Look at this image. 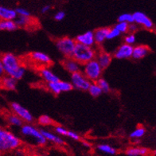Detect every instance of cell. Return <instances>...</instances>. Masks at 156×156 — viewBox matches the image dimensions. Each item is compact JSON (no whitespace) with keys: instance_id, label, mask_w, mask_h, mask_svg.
I'll list each match as a JSON object with an SVG mask.
<instances>
[{"instance_id":"obj_30","label":"cell","mask_w":156,"mask_h":156,"mask_svg":"<svg viewBox=\"0 0 156 156\" xmlns=\"http://www.w3.org/2000/svg\"><path fill=\"white\" fill-rule=\"evenodd\" d=\"M97 83L99 84V86L101 87L103 93H108L111 91V87L109 85V83L104 78L101 77L100 79H98Z\"/></svg>"},{"instance_id":"obj_40","label":"cell","mask_w":156,"mask_h":156,"mask_svg":"<svg viewBox=\"0 0 156 156\" xmlns=\"http://www.w3.org/2000/svg\"><path fill=\"white\" fill-rule=\"evenodd\" d=\"M51 8V6H49V5H46V6H44L42 8H41V13L42 14H45V13H47L49 10Z\"/></svg>"},{"instance_id":"obj_39","label":"cell","mask_w":156,"mask_h":156,"mask_svg":"<svg viewBox=\"0 0 156 156\" xmlns=\"http://www.w3.org/2000/svg\"><path fill=\"white\" fill-rule=\"evenodd\" d=\"M65 17H66V13L64 12V11H58L54 15V19L56 21H62L64 19H65Z\"/></svg>"},{"instance_id":"obj_41","label":"cell","mask_w":156,"mask_h":156,"mask_svg":"<svg viewBox=\"0 0 156 156\" xmlns=\"http://www.w3.org/2000/svg\"><path fill=\"white\" fill-rule=\"evenodd\" d=\"M3 75H5L4 68H3V66H2V61H1V59H0V78L2 77Z\"/></svg>"},{"instance_id":"obj_35","label":"cell","mask_w":156,"mask_h":156,"mask_svg":"<svg viewBox=\"0 0 156 156\" xmlns=\"http://www.w3.org/2000/svg\"><path fill=\"white\" fill-rule=\"evenodd\" d=\"M54 131L58 136H66L67 135V132H68V129L66 128V127H62V126L57 125L54 127Z\"/></svg>"},{"instance_id":"obj_5","label":"cell","mask_w":156,"mask_h":156,"mask_svg":"<svg viewBox=\"0 0 156 156\" xmlns=\"http://www.w3.org/2000/svg\"><path fill=\"white\" fill-rule=\"evenodd\" d=\"M82 66L83 69L81 72L91 82H96L102 76L104 69L96 59L91 60Z\"/></svg>"},{"instance_id":"obj_4","label":"cell","mask_w":156,"mask_h":156,"mask_svg":"<svg viewBox=\"0 0 156 156\" xmlns=\"http://www.w3.org/2000/svg\"><path fill=\"white\" fill-rule=\"evenodd\" d=\"M21 134L24 137L30 138L38 146H44L47 143L43 135L41 134V130H39L31 123H23L21 127Z\"/></svg>"},{"instance_id":"obj_15","label":"cell","mask_w":156,"mask_h":156,"mask_svg":"<svg viewBox=\"0 0 156 156\" xmlns=\"http://www.w3.org/2000/svg\"><path fill=\"white\" fill-rule=\"evenodd\" d=\"M75 41H76V43L82 44V45H87V46H93L95 45L93 31L88 30L77 35Z\"/></svg>"},{"instance_id":"obj_38","label":"cell","mask_w":156,"mask_h":156,"mask_svg":"<svg viewBox=\"0 0 156 156\" xmlns=\"http://www.w3.org/2000/svg\"><path fill=\"white\" fill-rule=\"evenodd\" d=\"M139 29V26L135 23H129L128 24V32L132 34H135Z\"/></svg>"},{"instance_id":"obj_11","label":"cell","mask_w":156,"mask_h":156,"mask_svg":"<svg viewBox=\"0 0 156 156\" xmlns=\"http://www.w3.org/2000/svg\"><path fill=\"white\" fill-rule=\"evenodd\" d=\"M133 45L123 43L117 48L114 53V58L118 60L130 59L132 57Z\"/></svg>"},{"instance_id":"obj_18","label":"cell","mask_w":156,"mask_h":156,"mask_svg":"<svg viewBox=\"0 0 156 156\" xmlns=\"http://www.w3.org/2000/svg\"><path fill=\"white\" fill-rule=\"evenodd\" d=\"M39 73L41 77L45 80L46 83H51V82H55L60 80L59 76H57L50 69L47 68V67H42L39 70Z\"/></svg>"},{"instance_id":"obj_9","label":"cell","mask_w":156,"mask_h":156,"mask_svg":"<svg viewBox=\"0 0 156 156\" xmlns=\"http://www.w3.org/2000/svg\"><path fill=\"white\" fill-rule=\"evenodd\" d=\"M47 88L50 93L58 96L62 93H68L73 89L71 82L65 80H58L55 82L47 83Z\"/></svg>"},{"instance_id":"obj_17","label":"cell","mask_w":156,"mask_h":156,"mask_svg":"<svg viewBox=\"0 0 156 156\" xmlns=\"http://www.w3.org/2000/svg\"><path fill=\"white\" fill-rule=\"evenodd\" d=\"M18 80L8 75H3L0 78V85L5 89L10 91H15L17 88Z\"/></svg>"},{"instance_id":"obj_13","label":"cell","mask_w":156,"mask_h":156,"mask_svg":"<svg viewBox=\"0 0 156 156\" xmlns=\"http://www.w3.org/2000/svg\"><path fill=\"white\" fill-rule=\"evenodd\" d=\"M112 55L110 53L105 50H101L97 53V56L95 59L97 60L99 65L101 66L103 69L108 68L112 62Z\"/></svg>"},{"instance_id":"obj_8","label":"cell","mask_w":156,"mask_h":156,"mask_svg":"<svg viewBox=\"0 0 156 156\" xmlns=\"http://www.w3.org/2000/svg\"><path fill=\"white\" fill-rule=\"evenodd\" d=\"M71 84L73 88L80 91H87L91 81L84 76L81 71L71 74Z\"/></svg>"},{"instance_id":"obj_31","label":"cell","mask_w":156,"mask_h":156,"mask_svg":"<svg viewBox=\"0 0 156 156\" xmlns=\"http://www.w3.org/2000/svg\"><path fill=\"white\" fill-rule=\"evenodd\" d=\"M118 22H124L128 24L134 23L133 15L132 14H129V13H125V14L120 15L118 18Z\"/></svg>"},{"instance_id":"obj_42","label":"cell","mask_w":156,"mask_h":156,"mask_svg":"<svg viewBox=\"0 0 156 156\" xmlns=\"http://www.w3.org/2000/svg\"><path fill=\"white\" fill-rule=\"evenodd\" d=\"M83 145H84V147H91L90 144H88V143H87V142H85V141L83 142Z\"/></svg>"},{"instance_id":"obj_26","label":"cell","mask_w":156,"mask_h":156,"mask_svg":"<svg viewBox=\"0 0 156 156\" xmlns=\"http://www.w3.org/2000/svg\"><path fill=\"white\" fill-rule=\"evenodd\" d=\"M7 122H8L9 124L14 126V127H22V125L24 123L23 119L14 113H11V114L7 115Z\"/></svg>"},{"instance_id":"obj_33","label":"cell","mask_w":156,"mask_h":156,"mask_svg":"<svg viewBox=\"0 0 156 156\" xmlns=\"http://www.w3.org/2000/svg\"><path fill=\"white\" fill-rule=\"evenodd\" d=\"M115 27L120 34H126L128 32V23L124 22H118Z\"/></svg>"},{"instance_id":"obj_36","label":"cell","mask_w":156,"mask_h":156,"mask_svg":"<svg viewBox=\"0 0 156 156\" xmlns=\"http://www.w3.org/2000/svg\"><path fill=\"white\" fill-rule=\"evenodd\" d=\"M66 137L70 138V139H72V140H75V141H80L81 140V138H80V136L79 134L73 132V131H69V130H68V132H67Z\"/></svg>"},{"instance_id":"obj_23","label":"cell","mask_w":156,"mask_h":156,"mask_svg":"<svg viewBox=\"0 0 156 156\" xmlns=\"http://www.w3.org/2000/svg\"><path fill=\"white\" fill-rule=\"evenodd\" d=\"M19 27L15 23V20H0V30L1 31H14Z\"/></svg>"},{"instance_id":"obj_22","label":"cell","mask_w":156,"mask_h":156,"mask_svg":"<svg viewBox=\"0 0 156 156\" xmlns=\"http://www.w3.org/2000/svg\"><path fill=\"white\" fill-rule=\"evenodd\" d=\"M150 151L144 147H132L127 148L125 153L128 156H147Z\"/></svg>"},{"instance_id":"obj_24","label":"cell","mask_w":156,"mask_h":156,"mask_svg":"<svg viewBox=\"0 0 156 156\" xmlns=\"http://www.w3.org/2000/svg\"><path fill=\"white\" fill-rule=\"evenodd\" d=\"M97 150L99 151L102 152V153L110 154V155H114V154L117 153V150L115 148H114L111 145H109V144H99L98 146H97Z\"/></svg>"},{"instance_id":"obj_16","label":"cell","mask_w":156,"mask_h":156,"mask_svg":"<svg viewBox=\"0 0 156 156\" xmlns=\"http://www.w3.org/2000/svg\"><path fill=\"white\" fill-rule=\"evenodd\" d=\"M151 49L148 45H138L133 46V52L132 57L134 60H141L150 54Z\"/></svg>"},{"instance_id":"obj_1","label":"cell","mask_w":156,"mask_h":156,"mask_svg":"<svg viewBox=\"0 0 156 156\" xmlns=\"http://www.w3.org/2000/svg\"><path fill=\"white\" fill-rule=\"evenodd\" d=\"M6 75L12 76L17 80H21L26 73V68L20 60L12 53H6L0 57Z\"/></svg>"},{"instance_id":"obj_37","label":"cell","mask_w":156,"mask_h":156,"mask_svg":"<svg viewBox=\"0 0 156 156\" xmlns=\"http://www.w3.org/2000/svg\"><path fill=\"white\" fill-rule=\"evenodd\" d=\"M17 15H19V16H24V17H30L31 15L30 13L29 10H27V9L25 8H17L16 10Z\"/></svg>"},{"instance_id":"obj_28","label":"cell","mask_w":156,"mask_h":156,"mask_svg":"<svg viewBox=\"0 0 156 156\" xmlns=\"http://www.w3.org/2000/svg\"><path fill=\"white\" fill-rule=\"evenodd\" d=\"M145 134H146V129L144 127L140 126V127H136V129L130 134V138L134 140H140L141 138L145 136Z\"/></svg>"},{"instance_id":"obj_25","label":"cell","mask_w":156,"mask_h":156,"mask_svg":"<svg viewBox=\"0 0 156 156\" xmlns=\"http://www.w3.org/2000/svg\"><path fill=\"white\" fill-rule=\"evenodd\" d=\"M87 91L93 97H98L103 93L101 87L99 86V84H97V81L96 82H91L90 85H89Z\"/></svg>"},{"instance_id":"obj_27","label":"cell","mask_w":156,"mask_h":156,"mask_svg":"<svg viewBox=\"0 0 156 156\" xmlns=\"http://www.w3.org/2000/svg\"><path fill=\"white\" fill-rule=\"evenodd\" d=\"M15 23L17 24L18 27H29L30 23H32L30 17H24L18 15L16 19H15Z\"/></svg>"},{"instance_id":"obj_2","label":"cell","mask_w":156,"mask_h":156,"mask_svg":"<svg viewBox=\"0 0 156 156\" xmlns=\"http://www.w3.org/2000/svg\"><path fill=\"white\" fill-rule=\"evenodd\" d=\"M22 145V140L15 134L0 126V152L16 150Z\"/></svg>"},{"instance_id":"obj_10","label":"cell","mask_w":156,"mask_h":156,"mask_svg":"<svg viewBox=\"0 0 156 156\" xmlns=\"http://www.w3.org/2000/svg\"><path fill=\"white\" fill-rule=\"evenodd\" d=\"M132 15H133L134 23L137 24L138 26H142L147 30L154 29V24L153 21L144 13L141 12V11H136L132 14Z\"/></svg>"},{"instance_id":"obj_21","label":"cell","mask_w":156,"mask_h":156,"mask_svg":"<svg viewBox=\"0 0 156 156\" xmlns=\"http://www.w3.org/2000/svg\"><path fill=\"white\" fill-rule=\"evenodd\" d=\"M17 16L15 10L0 6V20H15Z\"/></svg>"},{"instance_id":"obj_3","label":"cell","mask_w":156,"mask_h":156,"mask_svg":"<svg viewBox=\"0 0 156 156\" xmlns=\"http://www.w3.org/2000/svg\"><path fill=\"white\" fill-rule=\"evenodd\" d=\"M97 50L93 46H87L82 44L76 43L73 52L72 58L80 65H84L91 60L95 59Z\"/></svg>"},{"instance_id":"obj_29","label":"cell","mask_w":156,"mask_h":156,"mask_svg":"<svg viewBox=\"0 0 156 156\" xmlns=\"http://www.w3.org/2000/svg\"><path fill=\"white\" fill-rule=\"evenodd\" d=\"M37 123L39 125L44 126V127L50 126L53 124V119L48 115H41L37 119Z\"/></svg>"},{"instance_id":"obj_43","label":"cell","mask_w":156,"mask_h":156,"mask_svg":"<svg viewBox=\"0 0 156 156\" xmlns=\"http://www.w3.org/2000/svg\"><path fill=\"white\" fill-rule=\"evenodd\" d=\"M37 156H44V155H37Z\"/></svg>"},{"instance_id":"obj_32","label":"cell","mask_w":156,"mask_h":156,"mask_svg":"<svg viewBox=\"0 0 156 156\" xmlns=\"http://www.w3.org/2000/svg\"><path fill=\"white\" fill-rule=\"evenodd\" d=\"M121 34L119 33V30L115 28V27L109 28L108 32L107 35V40H112V39L118 37Z\"/></svg>"},{"instance_id":"obj_12","label":"cell","mask_w":156,"mask_h":156,"mask_svg":"<svg viewBox=\"0 0 156 156\" xmlns=\"http://www.w3.org/2000/svg\"><path fill=\"white\" fill-rule=\"evenodd\" d=\"M30 59L38 65L44 66H49L52 62V60L48 54L41 51H34L30 54Z\"/></svg>"},{"instance_id":"obj_19","label":"cell","mask_w":156,"mask_h":156,"mask_svg":"<svg viewBox=\"0 0 156 156\" xmlns=\"http://www.w3.org/2000/svg\"><path fill=\"white\" fill-rule=\"evenodd\" d=\"M41 132L47 142H51V143L56 144V145H58V146H62L65 144V141L62 138V136H58V134H55L54 132H49L48 130L45 129H41Z\"/></svg>"},{"instance_id":"obj_14","label":"cell","mask_w":156,"mask_h":156,"mask_svg":"<svg viewBox=\"0 0 156 156\" xmlns=\"http://www.w3.org/2000/svg\"><path fill=\"white\" fill-rule=\"evenodd\" d=\"M81 66L79 62H77L75 59L69 57V58H66L62 62V66L64 69L69 73H74L76 72L81 71Z\"/></svg>"},{"instance_id":"obj_34","label":"cell","mask_w":156,"mask_h":156,"mask_svg":"<svg viewBox=\"0 0 156 156\" xmlns=\"http://www.w3.org/2000/svg\"><path fill=\"white\" fill-rule=\"evenodd\" d=\"M136 37L135 34L129 33L128 34H127L124 37V43L128 44V45H133L134 44L136 43Z\"/></svg>"},{"instance_id":"obj_6","label":"cell","mask_w":156,"mask_h":156,"mask_svg":"<svg viewBox=\"0 0 156 156\" xmlns=\"http://www.w3.org/2000/svg\"><path fill=\"white\" fill-rule=\"evenodd\" d=\"M76 44V42L75 39L69 37H62L56 41V46L60 53H62V54H63L66 58L72 57Z\"/></svg>"},{"instance_id":"obj_20","label":"cell","mask_w":156,"mask_h":156,"mask_svg":"<svg viewBox=\"0 0 156 156\" xmlns=\"http://www.w3.org/2000/svg\"><path fill=\"white\" fill-rule=\"evenodd\" d=\"M108 30L109 28H108V27H101V28H99V29L93 31L95 44L101 45V44L104 43L107 40V35Z\"/></svg>"},{"instance_id":"obj_7","label":"cell","mask_w":156,"mask_h":156,"mask_svg":"<svg viewBox=\"0 0 156 156\" xmlns=\"http://www.w3.org/2000/svg\"><path fill=\"white\" fill-rule=\"evenodd\" d=\"M10 109L12 111V113L17 115L19 118L23 119V121L27 123H34V118L33 115L31 114L30 112L20 105L19 103L17 102H12L10 104Z\"/></svg>"}]
</instances>
